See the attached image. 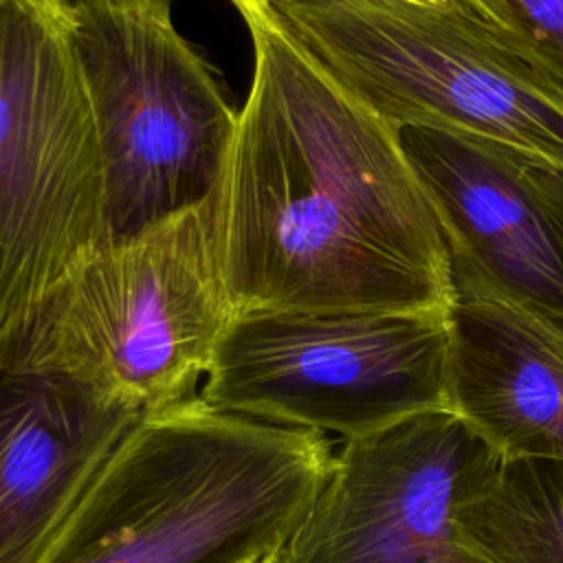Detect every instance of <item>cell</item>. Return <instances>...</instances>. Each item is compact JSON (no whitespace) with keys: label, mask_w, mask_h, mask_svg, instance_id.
I'll list each match as a JSON object with an SVG mask.
<instances>
[{"label":"cell","mask_w":563,"mask_h":563,"mask_svg":"<svg viewBox=\"0 0 563 563\" xmlns=\"http://www.w3.org/2000/svg\"><path fill=\"white\" fill-rule=\"evenodd\" d=\"M253 77L216 189L235 314L453 301L449 246L398 130L334 81L262 0H231Z\"/></svg>","instance_id":"obj_1"},{"label":"cell","mask_w":563,"mask_h":563,"mask_svg":"<svg viewBox=\"0 0 563 563\" xmlns=\"http://www.w3.org/2000/svg\"><path fill=\"white\" fill-rule=\"evenodd\" d=\"M334 453L323 433L209 407L145 411L40 563H244L284 550Z\"/></svg>","instance_id":"obj_2"},{"label":"cell","mask_w":563,"mask_h":563,"mask_svg":"<svg viewBox=\"0 0 563 563\" xmlns=\"http://www.w3.org/2000/svg\"><path fill=\"white\" fill-rule=\"evenodd\" d=\"M233 317L213 191L99 246L0 347V365L64 376L145 413L200 394Z\"/></svg>","instance_id":"obj_3"},{"label":"cell","mask_w":563,"mask_h":563,"mask_svg":"<svg viewBox=\"0 0 563 563\" xmlns=\"http://www.w3.org/2000/svg\"><path fill=\"white\" fill-rule=\"evenodd\" d=\"M396 130L451 128L563 167V84L462 0H262Z\"/></svg>","instance_id":"obj_4"},{"label":"cell","mask_w":563,"mask_h":563,"mask_svg":"<svg viewBox=\"0 0 563 563\" xmlns=\"http://www.w3.org/2000/svg\"><path fill=\"white\" fill-rule=\"evenodd\" d=\"M103 242V161L68 0H2L0 347Z\"/></svg>","instance_id":"obj_5"},{"label":"cell","mask_w":563,"mask_h":563,"mask_svg":"<svg viewBox=\"0 0 563 563\" xmlns=\"http://www.w3.org/2000/svg\"><path fill=\"white\" fill-rule=\"evenodd\" d=\"M75 53L95 114L106 242H121L207 200L238 125L172 0H68Z\"/></svg>","instance_id":"obj_6"},{"label":"cell","mask_w":563,"mask_h":563,"mask_svg":"<svg viewBox=\"0 0 563 563\" xmlns=\"http://www.w3.org/2000/svg\"><path fill=\"white\" fill-rule=\"evenodd\" d=\"M451 303L235 314L200 398L218 411L345 440L446 407Z\"/></svg>","instance_id":"obj_7"},{"label":"cell","mask_w":563,"mask_h":563,"mask_svg":"<svg viewBox=\"0 0 563 563\" xmlns=\"http://www.w3.org/2000/svg\"><path fill=\"white\" fill-rule=\"evenodd\" d=\"M504 457L449 407L345 440L284 563H488L460 534V510Z\"/></svg>","instance_id":"obj_8"},{"label":"cell","mask_w":563,"mask_h":563,"mask_svg":"<svg viewBox=\"0 0 563 563\" xmlns=\"http://www.w3.org/2000/svg\"><path fill=\"white\" fill-rule=\"evenodd\" d=\"M451 262L563 323V167L479 134L402 125Z\"/></svg>","instance_id":"obj_9"},{"label":"cell","mask_w":563,"mask_h":563,"mask_svg":"<svg viewBox=\"0 0 563 563\" xmlns=\"http://www.w3.org/2000/svg\"><path fill=\"white\" fill-rule=\"evenodd\" d=\"M446 407L504 460L563 462V323L451 262Z\"/></svg>","instance_id":"obj_10"},{"label":"cell","mask_w":563,"mask_h":563,"mask_svg":"<svg viewBox=\"0 0 563 563\" xmlns=\"http://www.w3.org/2000/svg\"><path fill=\"white\" fill-rule=\"evenodd\" d=\"M141 413L64 376L0 365V563H40Z\"/></svg>","instance_id":"obj_11"},{"label":"cell","mask_w":563,"mask_h":563,"mask_svg":"<svg viewBox=\"0 0 563 563\" xmlns=\"http://www.w3.org/2000/svg\"><path fill=\"white\" fill-rule=\"evenodd\" d=\"M457 528L488 563H563V462L504 460Z\"/></svg>","instance_id":"obj_12"},{"label":"cell","mask_w":563,"mask_h":563,"mask_svg":"<svg viewBox=\"0 0 563 563\" xmlns=\"http://www.w3.org/2000/svg\"><path fill=\"white\" fill-rule=\"evenodd\" d=\"M563 84V0H462Z\"/></svg>","instance_id":"obj_13"},{"label":"cell","mask_w":563,"mask_h":563,"mask_svg":"<svg viewBox=\"0 0 563 563\" xmlns=\"http://www.w3.org/2000/svg\"><path fill=\"white\" fill-rule=\"evenodd\" d=\"M244 563H284V561H282V550H279V552H273V554H266V556H257V559H251V561H244Z\"/></svg>","instance_id":"obj_14"},{"label":"cell","mask_w":563,"mask_h":563,"mask_svg":"<svg viewBox=\"0 0 563 563\" xmlns=\"http://www.w3.org/2000/svg\"><path fill=\"white\" fill-rule=\"evenodd\" d=\"M429 2H435V0H429Z\"/></svg>","instance_id":"obj_15"},{"label":"cell","mask_w":563,"mask_h":563,"mask_svg":"<svg viewBox=\"0 0 563 563\" xmlns=\"http://www.w3.org/2000/svg\"><path fill=\"white\" fill-rule=\"evenodd\" d=\"M0 2H2V0H0Z\"/></svg>","instance_id":"obj_16"}]
</instances>
